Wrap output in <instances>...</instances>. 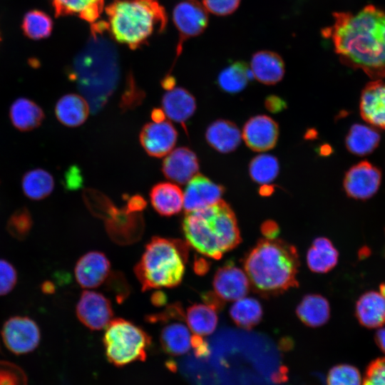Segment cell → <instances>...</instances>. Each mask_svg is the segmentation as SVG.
Here are the masks:
<instances>
[{
  "label": "cell",
  "instance_id": "6da1fadb",
  "mask_svg": "<svg viewBox=\"0 0 385 385\" xmlns=\"http://www.w3.org/2000/svg\"><path fill=\"white\" fill-rule=\"evenodd\" d=\"M322 31L341 61L361 69L373 80L385 77V11L368 5L356 14L335 12Z\"/></svg>",
  "mask_w": 385,
  "mask_h": 385
},
{
  "label": "cell",
  "instance_id": "7a4b0ae2",
  "mask_svg": "<svg viewBox=\"0 0 385 385\" xmlns=\"http://www.w3.org/2000/svg\"><path fill=\"white\" fill-rule=\"evenodd\" d=\"M107 31L105 21L91 24L90 38L76 65L79 84L93 111L106 103L119 77L118 52Z\"/></svg>",
  "mask_w": 385,
  "mask_h": 385
},
{
  "label": "cell",
  "instance_id": "3957f363",
  "mask_svg": "<svg viewBox=\"0 0 385 385\" xmlns=\"http://www.w3.org/2000/svg\"><path fill=\"white\" fill-rule=\"evenodd\" d=\"M299 265L296 248L274 238L260 240L244 262L250 283L258 292L266 295L297 286Z\"/></svg>",
  "mask_w": 385,
  "mask_h": 385
},
{
  "label": "cell",
  "instance_id": "277c9868",
  "mask_svg": "<svg viewBox=\"0 0 385 385\" xmlns=\"http://www.w3.org/2000/svg\"><path fill=\"white\" fill-rule=\"evenodd\" d=\"M182 225L188 244L215 260L241 241L235 213L222 199L212 205L185 212Z\"/></svg>",
  "mask_w": 385,
  "mask_h": 385
},
{
  "label": "cell",
  "instance_id": "5b68a950",
  "mask_svg": "<svg viewBox=\"0 0 385 385\" xmlns=\"http://www.w3.org/2000/svg\"><path fill=\"white\" fill-rule=\"evenodd\" d=\"M105 11L110 36L130 49L143 46L167 24L165 10L158 0H113Z\"/></svg>",
  "mask_w": 385,
  "mask_h": 385
},
{
  "label": "cell",
  "instance_id": "8992f818",
  "mask_svg": "<svg viewBox=\"0 0 385 385\" xmlns=\"http://www.w3.org/2000/svg\"><path fill=\"white\" fill-rule=\"evenodd\" d=\"M188 244L180 240L154 237L134 267L143 291L179 285L188 256Z\"/></svg>",
  "mask_w": 385,
  "mask_h": 385
},
{
  "label": "cell",
  "instance_id": "52a82bcc",
  "mask_svg": "<svg viewBox=\"0 0 385 385\" xmlns=\"http://www.w3.org/2000/svg\"><path fill=\"white\" fill-rule=\"evenodd\" d=\"M103 342L108 360L115 366H123L145 360L151 338L140 327L118 318L107 325Z\"/></svg>",
  "mask_w": 385,
  "mask_h": 385
},
{
  "label": "cell",
  "instance_id": "ba28073f",
  "mask_svg": "<svg viewBox=\"0 0 385 385\" xmlns=\"http://www.w3.org/2000/svg\"><path fill=\"white\" fill-rule=\"evenodd\" d=\"M148 320L165 323L160 334V344L165 353L179 356L190 351L192 336L185 324V313L180 304L170 305L163 312L149 316Z\"/></svg>",
  "mask_w": 385,
  "mask_h": 385
},
{
  "label": "cell",
  "instance_id": "9c48e42d",
  "mask_svg": "<svg viewBox=\"0 0 385 385\" xmlns=\"http://www.w3.org/2000/svg\"><path fill=\"white\" fill-rule=\"evenodd\" d=\"M1 337L6 348L19 355L34 351L41 340L40 329L35 321L26 316H14L3 324Z\"/></svg>",
  "mask_w": 385,
  "mask_h": 385
},
{
  "label": "cell",
  "instance_id": "30bf717a",
  "mask_svg": "<svg viewBox=\"0 0 385 385\" xmlns=\"http://www.w3.org/2000/svg\"><path fill=\"white\" fill-rule=\"evenodd\" d=\"M173 21L179 34L176 56H178L184 42L201 34L208 24L207 11L197 0H183L173 11Z\"/></svg>",
  "mask_w": 385,
  "mask_h": 385
},
{
  "label": "cell",
  "instance_id": "8fae6325",
  "mask_svg": "<svg viewBox=\"0 0 385 385\" xmlns=\"http://www.w3.org/2000/svg\"><path fill=\"white\" fill-rule=\"evenodd\" d=\"M76 312L79 321L91 330H101L112 320L111 301L103 294L85 290L77 303Z\"/></svg>",
  "mask_w": 385,
  "mask_h": 385
},
{
  "label": "cell",
  "instance_id": "7c38bea8",
  "mask_svg": "<svg viewBox=\"0 0 385 385\" xmlns=\"http://www.w3.org/2000/svg\"><path fill=\"white\" fill-rule=\"evenodd\" d=\"M381 180L380 170L369 162L361 161L346 172L343 185L349 197L367 200L378 191Z\"/></svg>",
  "mask_w": 385,
  "mask_h": 385
},
{
  "label": "cell",
  "instance_id": "4fadbf2b",
  "mask_svg": "<svg viewBox=\"0 0 385 385\" xmlns=\"http://www.w3.org/2000/svg\"><path fill=\"white\" fill-rule=\"evenodd\" d=\"M178 132L173 124L167 120L145 124L140 133V143L150 156L161 158L167 155L174 148Z\"/></svg>",
  "mask_w": 385,
  "mask_h": 385
},
{
  "label": "cell",
  "instance_id": "5bb4252c",
  "mask_svg": "<svg viewBox=\"0 0 385 385\" xmlns=\"http://www.w3.org/2000/svg\"><path fill=\"white\" fill-rule=\"evenodd\" d=\"M279 128L270 117L258 115L250 118L245 124L242 138L247 146L256 152L273 148L277 142Z\"/></svg>",
  "mask_w": 385,
  "mask_h": 385
},
{
  "label": "cell",
  "instance_id": "9a60e30c",
  "mask_svg": "<svg viewBox=\"0 0 385 385\" xmlns=\"http://www.w3.org/2000/svg\"><path fill=\"white\" fill-rule=\"evenodd\" d=\"M215 294L222 301H236L248 293L250 281L246 273L227 262L220 267L213 279Z\"/></svg>",
  "mask_w": 385,
  "mask_h": 385
},
{
  "label": "cell",
  "instance_id": "2e32d148",
  "mask_svg": "<svg viewBox=\"0 0 385 385\" xmlns=\"http://www.w3.org/2000/svg\"><path fill=\"white\" fill-rule=\"evenodd\" d=\"M111 274V263L101 252L92 251L83 255L77 262L74 274L77 282L83 288L100 287Z\"/></svg>",
  "mask_w": 385,
  "mask_h": 385
},
{
  "label": "cell",
  "instance_id": "e0dca14e",
  "mask_svg": "<svg viewBox=\"0 0 385 385\" xmlns=\"http://www.w3.org/2000/svg\"><path fill=\"white\" fill-rule=\"evenodd\" d=\"M225 188L197 173L188 183L183 192L185 212L212 205L221 200Z\"/></svg>",
  "mask_w": 385,
  "mask_h": 385
},
{
  "label": "cell",
  "instance_id": "ac0fdd59",
  "mask_svg": "<svg viewBox=\"0 0 385 385\" xmlns=\"http://www.w3.org/2000/svg\"><path fill=\"white\" fill-rule=\"evenodd\" d=\"M199 170V162L196 154L190 148L180 147L172 150L162 164L164 175L175 184L188 183Z\"/></svg>",
  "mask_w": 385,
  "mask_h": 385
},
{
  "label": "cell",
  "instance_id": "d6986e66",
  "mask_svg": "<svg viewBox=\"0 0 385 385\" xmlns=\"http://www.w3.org/2000/svg\"><path fill=\"white\" fill-rule=\"evenodd\" d=\"M359 110L370 125L385 130V83L374 80L361 92Z\"/></svg>",
  "mask_w": 385,
  "mask_h": 385
},
{
  "label": "cell",
  "instance_id": "ffe728a7",
  "mask_svg": "<svg viewBox=\"0 0 385 385\" xmlns=\"http://www.w3.org/2000/svg\"><path fill=\"white\" fill-rule=\"evenodd\" d=\"M250 69L253 77L258 81L265 85H273L282 79L284 63L278 53L260 51L252 55Z\"/></svg>",
  "mask_w": 385,
  "mask_h": 385
},
{
  "label": "cell",
  "instance_id": "44dd1931",
  "mask_svg": "<svg viewBox=\"0 0 385 385\" xmlns=\"http://www.w3.org/2000/svg\"><path fill=\"white\" fill-rule=\"evenodd\" d=\"M162 107L170 120L185 125L195 111L196 101L186 89L174 87L163 96Z\"/></svg>",
  "mask_w": 385,
  "mask_h": 385
},
{
  "label": "cell",
  "instance_id": "7402d4cb",
  "mask_svg": "<svg viewBox=\"0 0 385 385\" xmlns=\"http://www.w3.org/2000/svg\"><path fill=\"white\" fill-rule=\"evenodd\" d=\"M154 210L160 215L170 217L180 212L183 207V192L173 183H160L150 191Z\"/></svg>",
  "mask_w": 385,
  "mask_h": 385
},
{
  "label": "cell",
  "instance_id": "603a6c76",
  "mask_svg": "<svg viewBox=\"0 0 385 385\" xmlns=\"http://www.w3.org/2000/svg\"><path fill=\"white\" fill-rule=\"evenodd\" d=\"M242 133L237 126L227 120H217L212 123L205 132L207 143L221 153L235 150L242 140Z\"/></svg>",
  "mask_w": 385,
  "mask_h": 385
},
{
  "label": "cell",
  "instance_id": "cb8c5ba5",
  "mask_svg": "<svg viewBox=\"0 0 385 385\" xmlns=\"http://www.w3.org/2000/svg\"><path fill=\"white\" fill-rule=\"evenodd\" d=\"M355 313L362 326L380 327L385 324V298L374 291L365 292L356 302Z\"/></svg>",
  "mask_w": 385,
  "mask_h": 385
},
{
  "label": "cell",
  "instance_id": "d4e9b609",
  "mask_svg": "<svg viewBox=\"0 0 385 385\" xmlns=\"http://www.w3.org/2000/svg\"><path fill=\"white\" fill-rule=\"evenodd\" d=\"M89 111L90 107L86 98L76 93L64 95L55 106L57 119L68 127L82 125L86 120Z\"/></svg>",
  "mask_w": 385,
  "mask_h": 385
},
{
  "label": "cell",
  "instance_id": "484cf974",
  "mask_svg": "<svg viewBox=\"0 0 385 385\" xmlns=\"http://www.w3.org/2000/svg\"><path fill=\"white\" fill-rule=\"evenodd\" d=\"M9 116L13 125L21 131H28L39 126L44 119L42 108L33 101L19 98L11 106Z\"/></svg>",
  "mask_w": 385,
  "mask_h": 385
},
{
  "label": "cell",
  "instance_id": "4316f807",
  "mask_svg": "<svg viewBox=\"0 0 385 385\" xmlns=\"http://www.w3.org/2000/svg\"><path fill=\"white\" fill-rule=\"evenodd\" d=\"M338 252L329 240H314L307 255L309 268L317 273H325L334 268L338 261Z\"/></svg>",
  "mask_w": 385,
  "mask_h": 385
},
{
  "label": "cell",
  "instance_id": "83f0119b",
  "mask_svg": "<svg viewBox=\"0 0 385 385\" xmlns=\"http://www.w3.org/2000/svg\"><path fill=\"white\" fill-rule=\"evenodd\" d=\"M297 314L301 321L309 327L322 326L329 319V302L321 295L308 294L298 304Z\"/></svg>",
  "mask_w": 385,
  "mask_h": 385
},
{
  "label": "cell",
  "instance_id": "f1b7e54d",
  "mask_svg": "<svg viewBox=\"0 0 385 385\" xmlns=\"http://www.w3.org/2000/svg\"><path fill=\"white\" fill-rule=\"evenodd\" d=\"M105 0H52L57 16L78 14L90 23L96 22L104 7Z\"/></svg>",
  "mask_w": 385,
  "mask_h": 385
},
{
  "label": "cell",
  "instance_id": "f546056e",
  "mask_svg": "<svg viewBox=\"0 0 385 385\" xmlns=\"http://www.w3.org/2000/svg\"><path fill=\"white\" fill-rule=\"evenodd\" d=\"M379 141L380 135L376 130L366 125L354 124L349 130L345 143L351 153L364 156L371 153Z\"/></svg>",
  "mask_w": 385,
  "mask_h": 385
},
{
  "label": "cell",
  "instance_id": "4dcf8cb0",
  "mask_svg": "<svg viewBox=\"0 0 385 385\" xmlns=\"http://www.w3.org/2000/svg\"><path fill=\"white\" fill-rule=\"evenodd\" d=\"M185 317L190 330L200 337L212 334L217 324L216 309L207 304L190 306Z\"/></svg>",
  "mask_w": 385,
  "mask_h": 385
},
{
  "label": "cell",
  "instance_id": "1f68e13d",
  "mask_svg": "<svg viewBox=\"0 0 385 385\" xmlns=\"http://www.w3.org/2000/svg\"><path fill=\"white\" fill-rule=\"evenodd\" d=\"M253 78L251 69L245 62L236 61L220 73L217 85L222 91L234 94L242 91Z\"/></svg>",
  "mask_w": 385,
  "mask_h": 385
},
{
  "label": "cell",
  "instance_id": "d6a6232c",
  "mask_svg": "<svg viewBox=\"0 0 385 385\" xmlns=\"http://www.w3.org/2000/svg\"><path fill=\"white\" fill-rule=\"evenodd\" d=\"M21 185L23 192L27 197L39 200L52 192L54 188V180L48 171L36 168L24 175Z\"/></svg>",
  "mask_w": 385,
  "mask_h": 385
},
{
  "label": "cell",
  "instance_id": "836d02e7",
  "mask_svg": "<svg viewBox=\"0 0 385 385\" xmlns=\"http://www.w3.org/2000/svg\"><path fill=\"white\" fill-rule=\"evenodd\" d=\"M230 314L237 326L250 329L261 320L262 309L257 299L244 297L235 301L230 307Z\"/></svg>",
  "mask_w": 385,
  "mask_h": 385
},
{
  "label": "cell",
  "instance_id": "e575fe53",
  "mask_svg": "<svg viewBox=\"0 0 385 385\" xmlns=\"http://www.w3.org/2000/svg\"><path fill=\"white\" fill-rule=\"evenodd\" d=\"M279 165L277 159L269 154L255 156L249 165L251 178L255 183L266 185L272 183L277 176Z\"/></svg>",
  "mask_w": 385,
  "mask_h": 385
},
{
  "label": "cell",
  "instance_id": "d590c367",
  "mask_svg": "<svg viewBox=\"0 0 385 385\" xmlns=\"http://www.w3.org/2000/svg\"><path fill=\"white\" fill-rule=\"evenodd\" d=\"M52 20L41 11L28 12L23 21L24 33L31 38L40 39L50 35L52 30Z\"/></svg>",
  "mask_w": 385,
  "mask_h": 385
},
{
  "label": "cell",
  "instance_id": "8d00e7d4",
  "mask_svg": "<svg viewBox=\"0 0 385 385\" xmlns=\"http://www.w3.org/2000/svg\"><path fill=\"white\" fill-rule=\"evenodd\" d=\"M32 226L33 220L29 210L26 207H21L10 216L6 229L14 239L24 240L29 236Z\"/></svg>",
  "mask_w": 385,
  "mask_h": 385
},
{
  "label": "cell",
  "instance_id": "74e56055",
  "mask_svg": "<svg viewBox=\"0 0 385 385\" xmlns=\"http://www.w3.org/2000/svg\"><path fill=\"white\" fill-rule=\"evenodd\" d=\"M359 370L349 364L333 366L327 376V385H361Z\"/></svg>",
  "mask_w": 385,
  "mask_h": 385
},
{
  "label": "cell",
  "instance_id": "f35d334b",
  "mask_svg": "<svg viewBox=\"0 0 385 385\" xmlns=\"http://www.w3.org/2000/svg\"><path fill=\"white\" fill-rule=\"evenodd\" d=\"M0 385H28L24 370L7 361H0Z\"/></svg>",
  "mask_w": 385,
  "mask_h": 385
},
{
  "label": "cell",
  "instance_id": "ab89813d",
  "mask_svg": "<svg viewBox=\"0 0 385 385\" xmlns=\"http://www.w3.org/2000/svg\"><path fill=\"white\" fill-rule=\"evenodd\" d=\"M17 282L15 267L6 260L0 259V296L9 293Z\"/></svg>",
  "mask_w": 385,
  "mask_h": 385
},
{
  "label": "cell",
  "instance_id": "60d3db41",
  "mask_svg": "<svg viewBox=\"0 0 385 385\" xmlns=\"http://www.w3.org/2000/svg\"><path fill=\"white\" fill-rule=\"evenodd\" d=\"M361 385H385V357L376 359L370 363Z\"/></svg>",
  "mask_w": 385,
  "mask_h": 385
},
{
  "label": "cell",
  "instance_id": "b9f144b4",
  "mask_svg": "<svg viewBox=\"0 0 385 385\" xmlns=\"http://www.w3.org/2000/svg\"><path fill=\"white\" fill-rule=\"evenodd\" d=\"M241 0H202V5L207 11L217 16H226L233 13Z\"/></svg>",
  "mask_w": 385,
  "mask_h": 385
},
{
  "label": "cell",
  "instance_id": "7bdbcfd3",
  "mask_svg": "<svg viewBox=\"0 0 385 385\" xmlns=\"http://www.w3.org/2000/svg\"><path fill=\"white\" fill-rule=\"evenodd\" d=\"M265 105L266 108L272 113H279L286 108V102L274 95L267 96Z\"/></svg>",
  "mask_w": 385,
  "mask_h": 385
},
{
  "label": "cell",
  "instance_id": "ee69618b",
  "mask_svg": "<svg viewBox=\"0 0 385 385\" xmlns=\"http://www.w3.org/2000/svg\"><path fill=\"white\" fill-rule=\"evenodd\" d=\"M81 180L80 173L75 167L71 168L66 175V184L68 188H78L81 185Z\"/></svg>",
  "mask_w": 385,
  "mask_h": 385
},
{
  "label": "cell",
  "instance_id": "f6af8a7d",
  "mask_svg": "<svg viewBox=\"0 0 385 385\" xmlns=\"http://www.w3.org/2000/svg\"><path fill=\"white\" fill-rule=\"evenodd\" d=\"M146 202L143 198L139 195L132 197L128 202L127 211H140L145 207Z\"/></svg>",
  "mask_w": 385,
  "mask_h": 385
},
{
  "label": "cell",
  "instance_id": "bcb514c9",
  "mask_svg": "<svg viewBox=\"0 0 385 385\" xmlns=\"http://www.w3.org/2000/svg\"><path fill=\"white\" fill-rule=\"evenodd\" d=\"M262 232L266 238L274 239L279 232V228L275 222L272 221H267L263 223Z\"/></svg>",
  "mask_w": 385,
  "mask_h": 385
},
{
  "label": "cell",
  "instance_id": "7dc6e473",
  "mask_svg": "<svg viewBox=\"0 0 385 385\" xmlns=\"http://www.w3.org/2000/svg\"><path fill=\"white\" fill-rule=\"evenodd\" d=\"M375 342L380 349L385 353V327L379 329L376 332Z\"/></svg>",
  "mask_w": 385,
  "mask_h": 385
},
{
  "label": "cell",
  "instance_id": "c3c4849f",
  "mask_svg": "<svg viewBox=\"0 0 385 385\" xmlns=\"http://www.w3.org/2000/svg\"><path fill=\"white\" fill-rule=\"evenodd\" d=\"M175 79L170 74L164 77L161 81V85L166 91L171 90L175 86Z\"/></svg>",
  "mask_w": 385,
  "mask_h": 385
},
{
  "label": "cell",
  "instance_id": "681fc988",
  "mask_svg": "<svg viewBox=\"0 0 385 385\" xmlns=\"http://www.w3.org/2000/svg\"><path fill=\"white\" fill-rule=\"evenodd\" d=\"M151 118L154 122H160L165 120V114L163 109L155 108L151 113Z\"/></svg>",
  "mask_w": 385,
  "mask_h": 385
},
{
  "label": "cell",
  "instance_id": "f907efd6",
  "mask_svg": "<svg viewBox=\"0 0 385 385\" xmlns=\"http://www.w3.org/2000/svg\"><path fill=\"white\" fill-rule=\"evenodd\" d=\"M41 289L44 294H51L55 292L56 289L52 282L46 280L41 284Z\"/></svg>",
  "mask_w": 385,
  "mask_h": 385
},
{
  "label": "cell",
  "instance_id": "816d5d0a",
  "mask_svg": "<svg viewBox=\"0 0 385 385\" xmlns=\"http://www.w3.org/2000/svg\"><path fill=\"white\" fill-rule=\"evenodd\" d=\"M152 302L155 305L160 306L165 302V296L162 292H156L153 295Z\"/></svg>",
  "mask_w": 385,
  "mask_h": 385
},
{
  "label": "cell",
  "instance_id": "f5cc1de1",
  "mask_svg": "<svg viewBox=\"0 0 385 385\" xmlns=\"http://www.w3.org/2000/svg\"><path fill=\"white\" fill-rule=\"evenodd\" d=\"M272 187L268 185V184L263 185V188H262V195H268L272 192Z\"/></svg>",
  "mask_w": 385,
  "mask_h": 385
},
{
  "label": "cell",
  "instance_id": "db71d44e",
  "mask_svg": "<svg viewBox=\"0 0 385 385\" xmlns=\"http://www.w3.org/2000/svg\"><path fill=\"white\" fill-rule=\"evenodd\" d=\"M380 294L385 298V283H382L380 287Z\"/></svg>",
  "mask_w": 385,
  "mask_h": 385
}]
</instances>
